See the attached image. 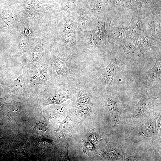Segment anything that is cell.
<instances>
[{
	"label": "cell",
	"mask_w": 161,
	"mask_h": 161,
	"mask_svg": "<svg viewBox=\"0 0 161 161\" xmlns=\"http://www.w3.org/2000/svg\"><path fill=\"white\" fill-rule=\"evenodd\" d=\"M157 41L151 36L140 33L130 43L125 46L124 51L127 54L137 52L140 57L145 51L150 50L151 46L155 44Z\"/></svg>",
	"instance_id": "1"
},
{
	"label": "cell",
	"mask_w": 161,
	"mask_h": 161,
	"mask_svg": "<svg viewBox=\"0 0 161 161\" xmlns=\"http://www.w3.org/2000/svg\"><path fill=\"white\" fill-rule=\"evenodd\" d=\"M121 60L118 55L112 56L109 64L100 70V73L105 81L106 88L113 85V78L117 73Z\"/></svg>",
	"instance_id": "2"
},
{
	"label": "cell",
	"mask_w": 161,
	"mask_h": 161,
	"mask_svg": "<svg viewBox=\"0 0 161 161\" xmlns=\"http://www.w3.org/2000/svg\"><path fill=\"white\" fill-rule=\"evenodd\" d=\"M98 23L89 38V44L93 47L104 46L107 43L108 41L105 22H99Z\"/></svg>",
	"instance_id": "3"
},
{
	"label": "cell",
	"mask_w": 161,
	"mask_h": 161,
	"mask_svg": "<svg viewBox=\"0 0 161 161\" xmlns=\"http://www.w3.org/2000/svg\"><path fill=\"white\" fill-rule=\"evenodd\" d=\"M55 4H45L40 2L38 0H26L25 8L30 16L38 14L39 16L44 18L45 12Z\"/></svg>",
	"instance_id": "4"
},
{
	"label": "cell",
	"mask_w": 161,
	"mask_h": 161,
	"mask_svg": "<svg viewBox=\"0 0 161 161\" xmlns=\"http://www.w3.org/2000/svg\"><path fill=\"white\" fill-rule=\"evenodd\" d=\"M155 101V98L152 97L151 92L147 89L135 107L134 115L137 117L143 115L153 106Z\"/></svg>",
	"instance_id": "5"
},
{
	"label": "cell",
	"mask_w": 161,
	"mask_h": 161,
	"mask_svg": "<svg viewBox=\"0 0 161 161\" xmlns=\"http://www.w3.org/2000/svg\"><path fill=\"white\" fill-rule=\"evenodd\" d=\"M142 15L140 13L133 14L130 23L125 30L126 37L129 39L132 40L137 36L140 32V24Z\"/></svg>",
	"instance_id": "6"
},
{
	"label": "cell",
	"mask_w": 161,
	"mask_h": 161,
	"mask_svg": "<svg viewBox=\"0 0 161 161\" xmlns=\"http://www.w3.org/2000/svg\"><path fill=\"white\" fill-rule=\"evenodd\" d=\"M106 104L111 114L112 122L115 125L118 124L122 113L121 106L119 101L110 95L107 98Z\"/></svg>",
	"instance_id": "7"
},
{
	"label": "cell",
	"mask_w": 161,
	"mask_h": 161,
	"mask_svg": "<svg viewBox=\"0 0 161 161\" xmlns=\"http://www.w3.org/2000/svg\"><path fill=\"white\" fill-rule=\"evenodd\" d=\"M108 41L113 44H119L125 41L127 38L126 32L124 29L114 27L110 28L108 32Z\"/></svg>",
	"instance_id": "8"
},
{
	"label": "cell",
	"mask_w": 161,
	"mask_h": 161,
	"mask_svg": "<svg viewBox=\"0 0 161 161\" xmlns=\"http://www.w3.org/2000/svg\"><path fill=\"white\" fill-rule=\"evenodd\" d=\"M156 62L153 67L146 73V83L148 87H151L155 81L161 78L160 59L156 58Z\"/></svg>",
	"instance_id": "9"
},
{
	"label": "cell",
	"mask_w": 161,
	"mask_h": 161,
	"mask_svg": "<svg viewBox=\"0 0 161 161\" xmlns=\"http://www.w3.org/2000/svg\"><path fill=\"white\" fill-rule=\"evenodd\" d=\"M64 42L68 45L74 44L76 41L75 32L71 22L69 21L65 24L62 32Z\"/></svg>",
	"instance_id": "10"
},
{
	"label": "cell",
	"mask_w": 161,
	"mask_h": 161,
	"mask_svg": "<svg viewBox=\"0 0 161 161\" xmlns=\"http://www.w3.org/2000/svg\"><path fill=\"white\" fill-rule=\"evenodd\" d=\"M156 122L155 119L150 120L143 125L139 134L145 136L154 133L156 131Z\"/></svg>",
	"instance_id": "11"
},
{
	"label": "cell",
	"mask_w": 161,
	"mask_h": 161,
	"mask_svg": "<svg viewBox=\"0 0 161 161\" xmlns=\"http://www.w3.org/2000/svg\"><path fill=\"white\" fill-rule=\"evenodd\" d=\"M68 95L65 92H62L49 99L46 104H60L69 98Z\"/></svg>",
	"instance_id": "12"
},
{
	"label": "cell",
	"mask_w": 161,
	"mask_h": 161,
	"mask_svg": "<svg viewBox=\"0 0 161 161\" xmlns=\"http://www.w3.org/2000/svg\"><path fill=\"white\" fill-rule=\"evenodd\" d=\"M54 66L56 72L58 74L64 75L67 74L66 66L64 62L61 59L56 60L54 63Z\"/></svg>",
	"instance_id": "13"
},
{
	"label": "cell",
	"mask_w": 161,
	"mask_h": 161,
	"mask_svg": "<svg viewBox=\"0 0 161 161\" xmlns=\"http://www.w3.org/2000/svg\"><path fill=\"white\" fill-rule=\"evenodd\" d=\"M70 122L69 117L68 115H67L66 118L60 123L59 127L56 130L59 135L61 136L64 135L68 128Z\"/></svg>",
	"instance_id": "14"
},
{
	"label": "cell",
	"mask_w": 161,
	"mask_h": 161,
	"mask_svg": "<svg viewBox=\"0 0 161 161\" xmlns=\"http://www.w3.org/2000/svg\"><path fill=\"white\" fill-rule=\"evenodd\" d=\"M23 108V105L21 102H13L8 106L9 111L10 114H16L21 111Z\"/></svg>",
	"instance_id": "15"
},
{
	"label": "cell",
	"mask_w": 161,
	"mask_h": 161,
	"mask_svg": "<svg viewBox=\"0 0 161 161\" xmlns=\"http://www.w3.org/2000/svg\"><path fill=\"white\" fill-rule=\"evenodd\" d=\"M76 5V0H66L64 1L63 4L62 9L69 13L75 8Z\"/></svg>",
	"instance_id": "16"
},
{
	"label": "cell",
	"mask_w": 161,
	"mask_h": 161,
	"mask_svg": "<svg viewBox=\"0 0 161 161\" xmlns=\"http://www.w3.org/2000/svg\"><path fill=\"white\" fill-rule=\"evenodd\" d=\"M22 67V74L18 77L16 80H14L13 86L15 88H22L23 87L25 81V76L24 74V70Z\"/></svg>",
	"instance_id": "17"
},
{
	"label": "cell",
	"mask_w": 161,
	"mask_h": 161,
	"mask_svg": "<svg viewBox=\"0 0 161 161\" xmlns=\"http://www.w3.org/2000/svg\"><path fill=\"white\" fill-rule=\"evenodd\" d=\"M86 21L83 16H80L78 21V29L80 30H83L85 26Z\"/></svg>",
	"instance_id": "18"
},
{
	"label": "cell",
	"mask_w": 161,
	"mask_h": 161,
	"mask_svg": "<svg viewBox=\"0 0 161 161\" xmlns=\"http://www.w3.org/2000/svg\"><path fill=\"white\" fill-rule=\"evenodd\" d=\"M88 101V98L85 95L80 94L77 99V103L79 105H83Z\"/></svg>",
	"instance_id": "19"
},
{
	"label": "cell",
	"mask_w": 161,
	"mask_h": 161,
	"mask_svg": "<svg viewBox=\"0 0 161 161\" xmlns=\"http://www.w3.org/2000/svg\"><path fill=\"white\" fill-rule=\"evenodd\" d=\"M41 51L40 49L34 51L32 56V59L33 61H36L39 60L41 55Z\"/></svg>",
	"instance_id": "20"
},
{
	"label": "cell",
	"mask_w": 161,
	"mask_h": 161,
	"mask_svg": "<svg viewBox=\"0 0 161 161\" xmlns=\"http://www.w3.org/2000/svg\"><path fill=\"white\" fill-rule=\"evenodd\" d=\"M89 110L87 107H83L79 111V113L82 116L87 115L89 112Z\"/></svg>",
	"instance_id": "21"
},
{
	"label": "cell",
	"mask_w": 161,
	"mask_h": 161,
	"mask_svg": "<svg viewBox=\"0 0 161 161\" xmlns=\"http://www.w3.org/2000/svg\"><path fill=\"white\" fill-rule=\"evenodd\" d=\"M124 157V160L126 161H134L138 160V159L136 157L130 156L126 154H125Z\"/></svg>",
	"instance_id": "22"
},
{
	"label": "cell",
	"mask_w": 161,
	"mask_h": 161,
	"mask_svg": "<svg viewBox=\"0 0 161 161\" xmlns=\"http://www.w3.org/2000/svg\"><path fill=\"white\" fill-rule=\"evenodd\" d=\"M5 106L4 100L3 98H0V109L3 108Z\"/></svg>",
	"instance_id": "23"
},
{
	"label": "cell",
	"mask_w": 161,
	"mask_h": 161,
	"mask_svg": "<svg viewBox=\"0 0 161 161\" xmlns=\"http://www.w3.org/2000/svg\"><path fill=\"white\" fill-rule=\"evenodd\" d=\"M1 88V82H0V89Z\"/></svg>",
	"instance_id": "24"
}]
</instances>
